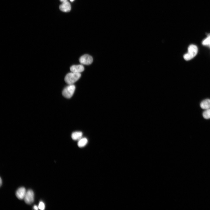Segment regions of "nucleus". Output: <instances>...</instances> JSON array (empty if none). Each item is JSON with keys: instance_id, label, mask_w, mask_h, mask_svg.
Masks as SVG:
<instances>
[{"instance_id": "nucleus-15", "label": "nucleus", "mask_w": 210, "mask_h": 210, "mask_svg": "<svg viewBox=\"0 0 210 210\" xmlns=\"http://www.w3.org/2000/svg\"><path fill=\"white\" fill-rule=\"evenodd\" d=\"M34 209L37 210L38 209V206L36 205H34L33 207Z\"/></svg>"}, {"instance_id": "nucleus-6", "label": "nucleus", "mask_w": 210, "mask_h": 210, "mask_svg": "<svg viewBox=\"0 0 210 210\" xmlns=\"http://www.w3.org/2000/svg\"><path fill=\"white\" fill-rule=\"evenodd\" d=\"M27 191L24 187H21L16 190L15 195L16 197L20 200L24 199Z\"/></svg>"}, {"instance_id": "nucleus-13", "label": "nucleus", "mask_w": 210, "mask_h": 210, "mask_svg": "<svg viewBox=\"0 0 210 210\" xmlns=\"http://www.w3.org/2000/svg\"><path fill=\"white\" fill-rule=\"evenodd\" d=\"M202 44L204 45H209L210 44V34L203 41Z\"/></svg>"}, {"instance_id": "nucleus-18", "label": "nucleus", "mask_w": 210, "mask_h": 210, "mask_svg": "<svg viewBox=\"0 0 210 210\" xmlns=\"http://www.w3.org/2000/svg\"><path fill=\"white\" fill-rule=\"evenodd\" d=\"M70 0V1H73L74 0Z\"/></svg>"}, {"instance_id": "nucleus-19", "label": "nucleus", "mask_w": 210, "mask_h": 210, "mask_svg": "<svg viewBox=\"0 0 210 210\" xmlns=\"http://www.w3.org/2000/svg\"><path fill=\"white\" fill-rule=\"evenodd\" d=\"M209 46H210V44L209 45Z\"/></svg>"}, {"instance_id": "nucleus-17", "label": "nucleus", "mask_w": 210, "mask_h": 210, "mask_svg": "<svg viewBox=\"0 0 210 210\" xmlns=\"http://www.w3.org/2000/svg\"><path fill=\"white\" fill-rule=\"evenodd\" d=\"M60 1L62 2H63L66 1H67V0H60Z\"/></svg>"}, {"instance_id": "nucleus-14", "label": "nucleus", "mask_w": 210, "mask_h": 210, "mask_svg": "<svg viewBox=\"0 0 210 210\" xmlns=\"http://www.w3.org/2000/svg\"><path fill=\"white\" fill-rule=\"evenodd\" d=\"M38 209L41 210H43L45 208V205L44 202L42 201H40L38 205Z\"/></svg>"}, {"instance_id": "nucleus-8", "label": "nucleus", "mask_w": 210, "mask_h": 210, "mask_svg": "<svg viewBox=\"0 0 210 210\" xmlns=\"http://www.w3.org/2000/svg\"><path fill=\"white\" fill-rule=\"evenodd\" d=\"M70 70L71 72L80 73L84 70V68L82 65H73L70 67Z\"/></svg>"}, {"instance_id": "nucleus-11", "label": "nucleus", "mask_w": 210, "mask_h": 210, "mask_svg": "<svg viewBox=\"0 0 210 210\" xmlns=\"http://www.w3.org/2000/svg\"><path fill=\"white\" fill-rule=\"evenodd\" d=\"M88 142V140L86 138L82 137L78 140L77 144L79 147L82 148L86 146Z\"/></svg>"}, {"instance_id": "nucleus-2", "label": "nucleus", "mask_w": 210, "mask_h": 210, "mask_svg": "<svg viewBox=\"0 0 210 210\" xmlns=\"http://www.w3.org/2000/svg\"><path fill=\"white\" fill-rule=\"evenodd\" d=\"M80 73L71 72L66 75L64 78L65 82L69 85L73 84L77 81L81 77Z\"/></svg>"}, {"instance_id": "nucleus-3", "label": "nucleus", "mask_w": 210, "mask_h": 210, "mask_svg": "<svg viewBox=\"0 0 210 210\" xmlns=\"http://www.w3.org/2000/svg\"><path fill=\"white\" fill-rule=\"evenodd\" d=\"M75 90V86L73 84L69 85L63 90L62 94L67 98H70L73 95Z\"/></svg>"}, {"instance_id": "nucleus-10", "label": "nucleus", "mask_w": 210, "mask_h": 210, "mask_svg": "<svg viewBox=\"0 0 210 210\" xmlns=\"http://www.w3.org/2000/svg\"><path fill=\"white\" fill-rule=\"evenodd\" d=\"M83 133L81 132H74L71 134L72 139L74 140H78L82 138Z\"/></svg>"}, {"instance_id": "nucleus-1", "label": "nucleus", "mask_w": 210, "mask_h": 210, "mask_svg": "<svg viewBox=\"0 0 210 210\" xmlns=\"http://www.w3.org/2000/svg\"><path fill=\"white\" fill-rule=\"evenodd\" d=\"M198 52V48L194 45H191L188 48V52L183 56L184 59L187 61L189 60L194 57Z\"/></svg>"}, {"instance_id": "nucleus-7", "label": "nucleus", "mask_w": 210, "mask_h": 210, "mask_svg": "<svg viewBox=\"0 0 210 210\" xmlns=\"http://www.w3.org/2000/svg\"><path fill=\"white\" fill-rule=\"evenodd\" d=\"M59 8L61 11L63 12H69L71 9L70 4L67 1H63L60 6Z\"/></svg>"}, {"instance_id": "nucleus-12", "label": "nucleus", "mask_w": 210, "mask_h": 210, "mask_svg": "<svg viewBox=\"0 0 210 210\" xmlns=\"http://www.w3.org/2000/svg\"><path fill=\"white\" fill-rule=\"evenodd\" d=\"M203 117L206 119L210 118V108L205 110L203 113Z\"/></svg>"}, {"instance_id": "nucleus-16", "label": "nucleus", "mask_w": 210, "mask_h": 210, "mask_svg": "<svg viewBox=\"0 0 210 210\" xmlns=\"http://www.w3.org/2000/svg\"><path fill=\"white\" fill-rule=\"evenodd\" d=\"M2 181L1 178L0 177V186H1L2 184Z\"/></svg>"}, {"instance_id": "nucleus-5", "label": "nucleus", "mask_w": 210, "mask_h": 210, "mask_svg": "<svg viewBox=\"0 0 210 210\" xmlns=\"http://www.w3.org/2000/svg\"><path fill=\"white\" fill-rule=\"evenodd\" d=\"M92 57L88 54H85L81 56L79 58V61L80 63L85 65L91 64L93 62Z\"/></svg>"}, {"instance_id": "nucleus-9", "label": "nucleus", "mask_w": 210, "mask_h": 210, "mask_svg": "<svg viewBox=\"0 0 210 210\" xmlns=\"http://www.w3.org/2000/svg\"><path fill=\"white\" fill-rule=\"evenodd\" d=\"M200 106L203 109L210 108V99H206L202 101L200 103Z\"/></svg>"}, {"instance_id": "nucleus-4", "label": "nucleus", "mask_w": 210, "mask_h": 210, "mask_svg": "<svg viewBox=\"0 0 210 210\" xmlns=\"http://www.w3.org/2000/svg\"><path fill=\"white\" fill-rule=\"evenodd\" d=\"M24 199L27 204H31L33 203L34 201V193L33 191L30 189L27 191Z\"/></svg>"}]
</instances>
